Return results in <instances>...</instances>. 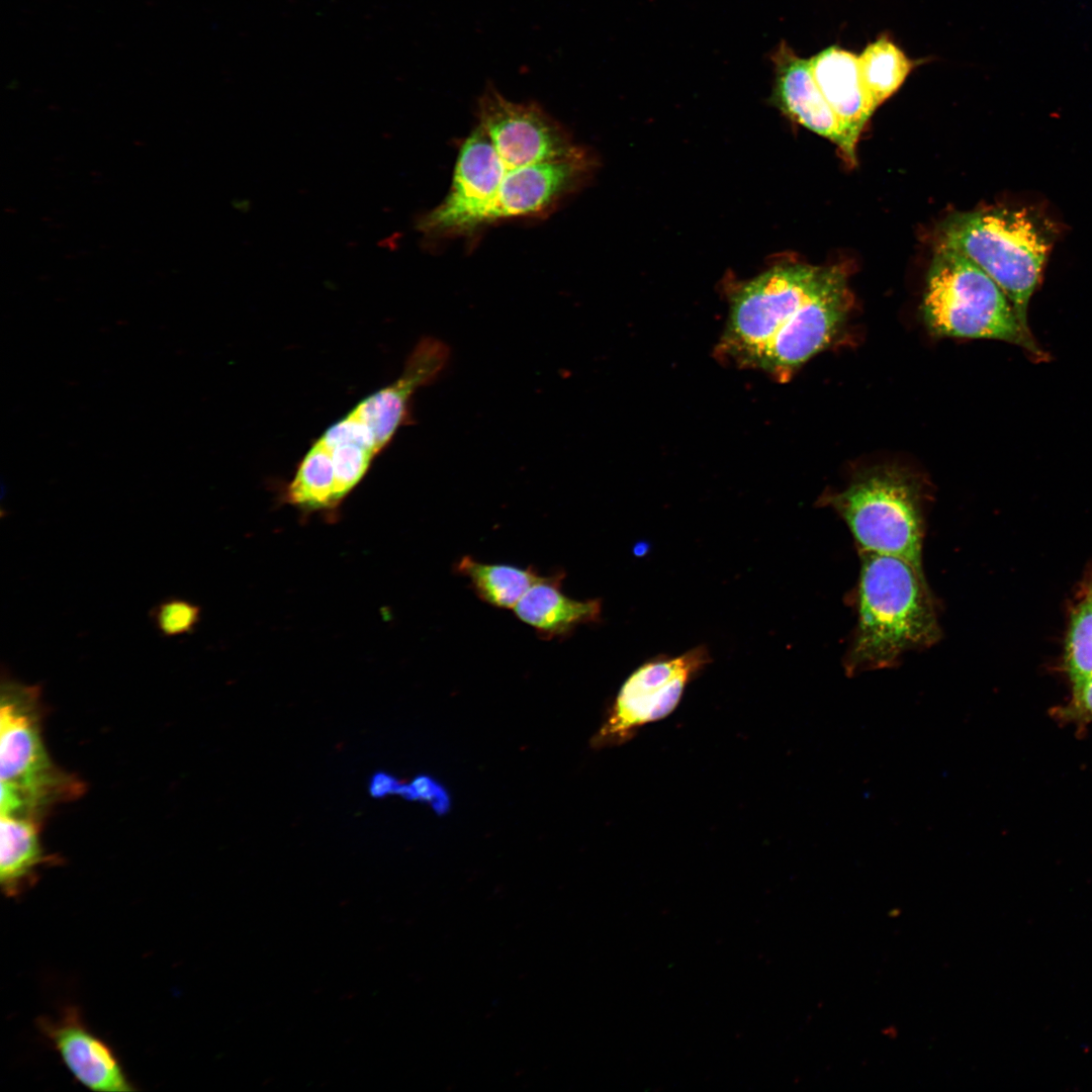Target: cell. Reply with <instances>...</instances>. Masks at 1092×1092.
I'll use <instances>...</instances> for the list:
<instances>
[{
  "mask_svg": "<svg viewBox=\"0 0 1092 1092\" xmlns=\"http://www.w3.org/2000/svg\"><path fill=\"white\" fill-rule=\"evenodd\" d=\"M449 358L443 341L421 339L393 382L361 399L309 446L286 485L285 502L305 512L336 511L398 429L412 423L415 393L438 378Z\"/></svg>",
  "mask_w": 1092,
  "mask_h": 1092,
  "instance_id": "6da1fadb",
  "label": "cell"
},
{
  "mask_svg": "<svg viewBox=\"0 0 1092 1092\" xmlns=\"http://www.w3.org/2000/svg\"><path fill=\"white\" fill-rule=\"evenodd\" d=\"M859 561L856 623L842 660L849 677L895 667L941 638L923 570L893 555L860 552Z\"/></svg>",
  "mask_w": 1092,
  "mask_h": 1092,
  "instance_id": "7a4b0ae2",
  "label": "cell"
},
{
  "mask_svg": "<svg viewBox=\"0 0 1092 1092\" xmlns=\"http://www.w3.org/2000/svg\"><path fill=\"white\" fill-rule=\"evenodd\" d=\"M40 687L2 673L0 700V813L41 819L54 805L84 792V784L58 768L41 736Z\"/></svg>",
  "mask_w": 1092,
  "mask_h": 1092,
  "instance_id": "3957f363",
  "label": "cell"
},
{
  "mask_svg": "<svg viewBox=\"0 0 1092 1092\" xmlns=\"http://www.w3.org/2000/svg\"><path fill=\"white\" fill-rule=\"evenodd\" d=\"M938 246L964 255L989 275L1030 331L1028 305L1052 246L1040 219L1012 207L959 213L941 226Z\"/></svg>",
  "mask_w": 1092,
  "mask_h": 1092,
  "instance_id": "277c9868",
  "label": "cell"
},
{
  "mask_svg": "<svg viewBox=\"0 0 1092 1092\" xmlns=\"http://www.w3.org/2000/svg\"><path fill=\"white\" fill-rule=\"evenodd\" d=\"M923 318L935 335L992 339L1023 348L1036 361L1046 355L1019 323L1008 298L964 255L938 246L926 278Z\"/></svg>",
  "mask_w": 1092,
  "mask_h": 1092,
  "instance_id": "5b68a950",
  "label": "cell"
},
{
  "mask_svg": "<svg viewBox=\"0 0 1092 1092\" xmlns=\"http://www.w3.org/2000/svg\"><path fill=\"white\" fill-rule=\"evenodd\" d=\"M824 502L845 523L858 553L897 556L923 570L925 494L913 474L894 467L868 469Z\"/></svg>",
  "mask_w": 1092,
  "mask_h": 1092,
  "instance_id": "8992f818",
  "label": "cell"
},
{
  "mask_svg": "<svg viewBox=\"0 0 1092 1092\" xmlns=\"http://www.w3.org/2000/svg\"><path fill=\"white\" fill-rule=\"evenodd\" d=\"M827 269L782 264L743 284L731 299L720 356L754 369L766 347L821 285Z\"/></svg>",
  "mask_w": 1092,
  "mask_h": 1092,
  "instance_id": "52a82bcc",
  "label": "cell"
},
{
  "mask_svg": "<svg viewBox=\"0 0 1092 1092\" xmlns=\"http://www.w3.org/2000/svg\"><path fill=\"white\" fill-rule=\"evenodd\" d=\"M711 662V654L704 645L677 656L660 655L643 662L622 684L592 739V746L625 744L646 725L668 717L679 705L688 686Z\"/></svg>",
  "mask_w": 1092,
  "mask_h": 1092,
  "instance_id": "ba28073f",
  "label": "cell"
},
{
  "mask_svg": "<svg viewBox=\"0 0 1092 1092\" xmlns=\"http://www.w3.org/2000/svg\"><path fill=\"white\" fill-rule=\"evenodd\" d=\"M507 166L484 130L477 127L461 146L450 191L434 209L419 218L426 236L467 234L490 223Z\"/></svg>",
  "mask_w": 1092,
  "mask_h": 1092,
  "instance_id": "9c48e42d",
  "label": "cell"
},
{
  "mask_svg": "<svg viewBox=\"0 0 1092 1092\" xmlns=\"http://www.w3.org/2000/svg\"><path fill=\"white\" fill-rule=\"evenodd\" d=\"M478 125L508 169L557 159L576 146L539 104L515 102L488 83L477 99Z\"/></svg>",
  "mask_w": 1092,
  "mask_h": 1092,
  "instance_id": "30bf717a",
  "label": "cell"
},
{
  "mask_svg": "<svg viewBox=\"0 0 1092 1092\" xmlns=\"http://www.w3.org/2000/svg\"><path fill=\"white\" fill-rule=\"evenodd\" d=\"M846 275L840 267H828L811 297L777 335L759 357L755 368L777 380H788L811 357L824 349L843 324L851 306Z\"/></svg>",
  "mask_w": 1092,
  "mask_h": 1092,
  "instance_id": "8fae6325",
  "label": "cell"
},
{
  "mask_svg": "<svg viewBox=\"0 0 1092 1092\" xmlns=\"http://www.w3.org/2000/svg\"><path fill=\"white\" fill-rule=\"evenodd\" d=\"M594 160L576 146L566 156L507 169L490 213L498 219L542 214L582 185L593 170Z\"/></svg>",
  "mask_w": 1092,
  "mask_h": 1092,
  "instance_id": "7c38bea8",
  "label": "cell"
},
{
  "mask_svg": "<svg viewBox=\"0 0 1092 1092\" xmlns=\"http://www.w3.org/2000/svg\"><path fill=\"white\" fill-rule=\"evenodd\" d=\"M36 1026L71 1075L86 1088L99 1092L136 1090L113 1048L91 1030L77 1007H65L56 1018L40 1017Z\"/></svg>",
  "mask_w": 1092,
  "mask_h": 1092,
  "instance_id": "4fadbf2b",
  "label": "cell"
},
{
  "mask_svg": "<svg viewBox=\"0 0 1092 1092\" xmlns=\"http://www.w3.org/2000/svg\"><path fill=\"white\" fill-rule=\"evenodd\" d=\"M769 57L775 76L771 103L792 120L834 143L846 162L854 165L855 147L819 89L810 59L798 56L785 40Z\"/></svg>",
  "mask_w": 1092,
  "mask_h": 1092,
  "instance_id": "5bb4252c",
  "label": "cell"
},
{
  "mask_svg": "<svg viewBox=\"0 0 1092 1092\" xmlns=\"http://www.w3.org/2000/svg\"><path fill=\"white\" fill-rule=\"evenodd\" d=\"M810 65L819 89L855 147L877 108L862 82L857 56L831 46L813 56Z\"/></svg>",
  "mask_w": 1092,
  "mask_h": 1092,
  "instance_id": "9a60e30c",
  "label": "cell"
},
{
  "mask_svg": "<svg viewBox=\"0 0 1092 1092\" xmlns=\"http://www.w3.org/2000/svg\"><path fill=\"white\" fill-rule=\"evenodd\" d=\"M564 572L543 575L515 606L514 613L543 640L565 639L574 630L601 619L602 601H579L563 594Z\"/></svg>",
  "mask_w": 1092,
  "mask_h": 1092,
  "instance_id": "2e32d148",
  "label": "cell"
},
{
  "mask_svg": "<svg viewBox=\"0 0 1092 1092\" xmlns=\"http://www.w3.org/2000/svg\"><path fill=\"white\" fill-rule=\"evenodd\" d=\"M39 827L29 819L1 815L0 885L7 898L22 896L37 882L38 870L56 862L41 847Z\"/></svg>",
  "mask_w": 1092,
  "mask_h": 1092,
  "instance_id": "e0dca14e",
  "label": "cell"
},
{
  "mask_svg": "<svg viewBox=\"0 0 1092 1092\" xmlns=\"http://www.w3.org/2000/svg\"><path fill=\"white\" fill-rule=\"evenodd\" d=\"M456 573L469 580L479 600L499 609H514L528 589L542 578L533 566L484 563L466 555L454 565Z\"/></svg>",
  "mask_w": 1092,
  "mask_h": 1092,
  "instance_id": "ac0fdd59",
  "label": "cell"
},
{
  "mask_svg": "<svg viewBox=\"0 0 1092 1092\" xmlns=\"http://www.w3.org/2000/svg\"><path fill=\"white\" fill-rule=\"evenodd\" d=\"M862 82L876 107L890 98L921 61L910 59L888 33L857 56Z\"/></svg>",
  "mask_w": 1092,
  "mask_h": 1092,
  "instance_id": "d6986e66",
  "label": "cell"
},
{
  "mask_svg": "<svg viewBox=\"0 0 1092 1092\" xmlns=\"http://www.w3.org/2000/svg\"><path fill=\"white\" fill-rule=\"evenodd\" d=\"M1064 657L1073 686L1092 678V576L1071 613Z\"/></svg>",
  "mask_w": 1092,
  "mask_h": 1092,
  "instance_id": "ffe728a7",
  "label": "cell"
},
{
  "mask_svg": "<svg viewBox=\"0 0 1092 1092\" xmlns=\"http://www.w3.org/2000/svg\"><path fill=\"white\" fill-rule=\"evenodd\" d=\"M199 606L180 598H168L156 605L150 615L164 637L189 634L200 621Z\"/></svg>",
  "mask_w": 1092,
  "mask_h": 1092,
  "instance_id": "44dd1931",
  "label": "cell"
},
{
  "mask_svg": "<svg viewBox=\"0 0 1092 1092\" xmlns=\"http://www.w3.org/2000/svg\"><path fill=\"white\" fill-rule=\"evenodd\" d=\"M398 795L407 800L427 802L438 814L445 813L450 806L444 788L428 776L417 777L410 785L401 784Z\"/></svg>",
  "mask_w": 1092,
  "mask_h": 1092,
  "instance_id": "7402d4cb",
  "label": "cell"
},
{
  "mask_svg": "<svg viewBox=\"0 0 1092 1092\" xmlns=\"http://www.w3.org/2000/svg\"><path fill=\"white\" fill-rule=\"evenodd\" d=\"M1057 713L1062 719L1092 721V678L1073 686L1071 702Z\"/></svg>",
  "mask_w": 1092,
  "mask_h": 1092,
  "instance_id": "603a6c76",
  "label": "cell"
},
{
  "mask_svg": "<svg viewBox=\"0 0 1092 1092\" xmlns=\"http://www.w3.org/2000/svg\"><path fill=\"white\" fill-rule=\"evenodd\" d=\"M400 785L394 777L378 772L371 778L369 791L373 797L380 798L389 794H398Z\"/></svg>",
  "mask_w": 1092,
  "mask_h": 1092,
  "instance_id": "cb8c5ba5",
  "label": "cell"
}]
</instances>
